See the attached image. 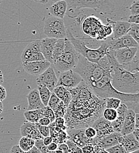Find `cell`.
Masks as SVG:
<instances>
[{
	"instance_id": "cell-52",
	"label": "cell",
	"mask_w": 139,
	"mask_h": 153,
	"mask_svg": "<svg viewBox=\"0 0 139 153\" xmlns=\"http://www.w3.org/2000/svg\"><path fill=\"white\" fill-rule=\"evenodd\" d=\"M43 141L44 144L47 146V145H49V144H50L52 142H53V139H52V138L49 135V136H47V137H43Z\"/></svg>"
},
{
	"instance_id": "cell-8",
	"label": "cell",
	"mask_w": 139,
	"mask_h": 153,
	"mask_svg": "<svg viewBox=\"0 0 139 153\" xmlns=\"http://www.w3.org/2000/svg\"><path fill=\"white\" fill-rule=\"evenodd\" d=\"M44 34L49 38H66V28L63 19L52 16L48 17L44 21Z\"/></svg>"
},
{
	"instance_id": "cell-53",
	"label": "cell",
	"mask_w": 139,
	"mask_h": 153,
	"mask_svg": "<svg viewBox=\"0 0 139 153\" xmlns=\"http://www.w3.org/2000/svg\"><path fill=\"white\" fill-rule=\"evenodd\" d=\"M27 153H41V152L35 146H34L30 150L28 151Z\"/></svg>"
},
{
	"instance_id": "cell-13",
	"label": "cell",
	"mask_w": 139,
	"mask_h": 153,
	"mask_svg": "<svg viewBox=\"0 0 139 153\" xmlns=\"http://www.w3.org/2000/svg\"><path fill=\"white\" fill-rule=\"evenodd\" d=\"M105 40L108 42L110 45L109 49L111 50H116L127 47H139V42L127 34L119 38L109 37Z\"/></svg>"
},
{
	"instance_id": "cell-15",
	"label": "cell",
	"mask_w": 139,
	"mask_h": 153,
	"mask_svg": "<svg viewBox=\"0 0 139 153\" xmlns=\"http://www.w3.org/2000/svg\"><path fill=\"white\" fill-rule=\"evenodd\" d=\"M51 64H52L46 59L22 63L24 70L29 74L34 76H38L42 74Z\"/></svg>"
},
{
	"instance_id": "cell-27",
	"label": "cell",
	"mask_w": 139,
	"mask_h": 153,
	"mask_svg": "<svg viewBox=\"0 0 139 153\" xmlns=\"http://www.w3.org/2000/svg\"><path fill=\"white\" fill-rule=\"evenodd\" d=\"M53 92L63 102L67 108L72 100V94L69 90L63 86L57 85L54 88Z\"/></svg>"
},
{
	"instance_id": "cell-55",
	"label": "cell",
	"mask_w": 139,
	"mask_h": 153,
	"mask_svg": "<svg viewBox=\"0 0 139 153\" xmlns=\"http://www.w3.org/2000/svg\"><path fill=\"white\" fill-rule=\"evenodd\" d=\"M132 134L134 136V137L136 138L137 140L139 141V128H135L133 131L132 132Z\"/></svg>"
},
{
	"instance_id": "cell-5",
	"label": "cell",
	"mask_w": 139,
	"mask_h": 153,
	"mask_svg": "<svg viewBox=\"0 0 139 153\" xmlns=\"http://www.w3.org/2000/svg\"><path fill=\"white\" fill-rule=\"evenodd\" d=\"M66 38L69 39L76 51L80 54L93 62H98L101 58L107 55L109 50L110 45L106 40L102 42L98 48L91 49L86 45L83 40L75 38L69 29L66 30Z\"/></svg>"
},
{
	"instance_id": "cell-54",
	"label": "cell",
	"mask_w": 139,
	"mask_h": 153,
	"mask_svg": "<svg viewBox=\"0 0 139 153\" xmlns=\"http://www.w3.org/2000/svg\"><path fill=\"white\" fill-rule=\"evenodd\" d=\"M135 128H139V114L138 113L135 115Z\"/></svg>"
},
{
	"instance_id": "cell-49",
	"label": "cell",
	"mask_w": 139,
	"mask_h": 153,
	"mask_svg": "<svg viewBox=\"0 0 139 153\" xmlns=\"http://www.w3.org/2000/svg\"><path fill=\"white\" fill-rule=\"evenodd\" d=\"M50 123H51V121L48 118L45 117H43L40 118V120H39L38 123H39V124L42 125V126H48Z\"/></svg>"
},
{
	"instance_id": "cell-37",
	"label": "cell",
	"mask_w": 139,
	"mask_h": 153,
	"mask_svg": "<svg viewBox=\"0 0 139 153\" xmlns=\"http://www.w3.org/2000/svg\"><path fill=\"white\" fill-rule=\"evenodd\" d=\"M65 143L67 144L71 153H82L81 148L69 139H68Z\"/></svg>"
},
{
	"instance_id": "cell-2",
	"label": "cell",
	"mask_w": 139,
	"mask_h": 153,
	"mask_svg": "<svg viewBox=\"0 0 139 153\" xmlns=\"http://www.w3.org/2000/svg\"><path fill=\"white\" fill-rule=\"evenodd\" d=\"M107 56L111 64V82L118 91L124 93L139 92V71H130L124 68L116 61L108 50Z\"/></svg>"
},
{
	"instance_id": "cell-34",
	"label": "cell",
	"mask_w": 139,
	"mask_h": 153,
	"mask_svg": "<svg viewBox=\"0 0 139 153\" xmlns=\"http://www.w3.org/2000/svg\"><path fill=\"white\" fill-rule=\"evenodd\" d=\"M127 34L134 38L137 42L139 40V24L132 23L127 32Z\"/></svg>"
},
{
	"instance_id": "cell-1",
	"label": "cell",
	"mask_w": 139,
	"mask_h": 153,
	"mask_svg": "<svg viewBox=\"0 0 139 153\" xmlns=\"http://www.w3.org/2000/svg\"><path fill=\"white\" fill-rule=\"evenodd\" d=\"M105 108V100L94 95L86 100L72 98L63 118L68 129L86 128L92 126Z\"/></svg>"
},
{
	"instance_id": "cell-45",
	"label": "cell",
	"mask_w": 139,
	"mask_h": 153,
	"mask_svg": "<svg viewBox=\"0 0 139 153\" xmlns=\"http://www.w3.org/2000/svg\"><path fill=\"white\" fill-rule=\"evenodd\" d=\"M82 152L83 153H94L95 147L93 144L91 143H88L85 144L83 147L81 148Z\"/></svg>"
},
{
	"instance_id": "cell-12",
	"label": "cell",
	"mask_w": 139,
	"mask_h": 153,
	"mask_svg": "<svg viewBox=\"0 0 139 153\" xmlns=\"http://www.w3.org/2000/svg\"><path fill=\"white\" fill-rule=\"evenodd\" d=\"M103 24L95 16H90L83 21L81 25L82 31L91 38H95Z\"/></svg>"
},
{
	"instance_id": "cell-59",
	"label": "cell",
	"mask_w": 139,
	"mask_h": 153,
	"mask_svg": "<svg viewBox=\"0 0 139 153\" xmlns=\"http://www.w3.org/2000/svg\"><path fill=\"white\" fill-rule=\"evenodd\" d=\"M51 1H54V2H55V1H59V0H51Z\"/></svg>"
},
{
	"instance_id": "cell-29",
	"label": "cell",
	"mask_w": 139,
	"mask_h": 153,
	"mask_svg": "<svg viewBox=\"0 0 139 153\" xmlns=\"http://www.w3.org/2000/svg\"><path fill=\"white\" fill-rule=\"evenodd\" d=\"M65 47V38L57 39L55 44L53 53H52L53 62L62 54V53L64 51Z\"/></svg>"
},
{
	"instance_id": "cell-26",
	"label": "cell",
	"mask_w": 139,
	"mask_h": 153,
	"mask_svg": "<svg viewBox=\"0 0 139 153\" xmlns=\"http://www.w3.org/2000/svg\"><path fill=\"white\" fill-rule=\"evenodd\" d=\"M68 10V4L66 0L55 1L49 8L50 14L54 17L63 19Z\"/></svg>"
},
{
	"instance_id": "cell-10",
	"label": "cell",
	"mask_w": 139,
	"mask_h": 153,
	"mask_svg": "<svg viewBox=\"0 0 139 153\" xmlns=\"http://www.w3.org/2000/svg\"><path fill=\"white\" fill-rule=\"evenodd\" d=\"M82 81V78L78 73L73 70H69L60 73L57 85H62L71 89L77 87Z\"/></svg>"
},
{
	"instance_id": "cell-7",
	"label": "cell",
	"mask_w": 139,
	"mask_h": 153,
	"mask_svg": "<svg viewBox=\"0 0 139 153\" xmlns=\"http://www.w3.org/2000/svg\"><path fill=\"white\" fill-rule=\"evenodd\" d=\"M80 55L69 39L65 38L64 51L52 64L59 73L72 70L78 63Z\"/></svg>"
},
{
	"instance_id": "cell-30",
	"label": "cell",
	"mask_w": 139,
	"mask_h": 153,
	"mask_svg": "<svg viewBox=\"0 0 139 153\" xmlns=\"http://www.w3.org/2000/svg\"><path fill=\"white\" fill-rule=\"evenodd\" d=\"M38 90L43 104L44 106H47L52 92L50 91L46 87L42 85H38Z\"/></svg>"
},
{
	"instance_id": "cell-4",
	"label": "cell",
	"mask_w": 139,
	"mask_h": 153,
	"mask_svg": "<svg viewBox=\"0 0 139 153\" xmlns=\"http://www.w3.org/2000/svg\"><path fill=\"white\" fill-rule=\"evenodd\" d=\"M72 70L78 73L82 80L89 87L99 80L105 74L110 73L105 70L98 63L89 61L80 54L77 65Z\"/></svg>"
},
{
	"instance_id": "cell-40",
	"label": "cell",
	"mask_w": 139,
	"mask_h": 153,
	"mask_svg": "<svg viewBox=\"0 0 139 153\" xmlns=\"http://www.w3.org/2000/svg\"><path fill=\"white\" fill-rule=\"evenodd\" d=\"M35 146L39 150L41 153H49L47 149V146H45L43 141V138H40L35 140Z\"/></svg>"
},
{
	"instance_id": "cell-46",
	"label": "cell",
	"mask_w": 139,
	"mask_h": 153,
	"mask_svg": "<svg viewBox=\"0 0 139 153\" xmlns=\"http://www.w3.org/2000/svg\"><path fill=\"white\" fill-rule=\"evenodd\" d=\"M58 144L53 141L50 144L47 146V149L49 152V153H55V152L58 149Z\"/></svg>"
},
{
	"instance_id": "cell-28",
	"label": "cell",
	"mask_w": 139,
	"mask_h": 153,
	"mask_svg": "<svg viewBox=\"0 0 139 153\" xmlns=\"http://www.w3.org/2000/svg\"><path fill=\"white\" fill-rule=\"evenodd\" d=\"M24 116L26 121L38 123L40 118L43 117V107L39 110H27L24 113Z\"/></svg>"
},
{
	"instance_id": "cell-35",
	"label": "cell",
	"mask_w": 139,
	"mask_h": 153,
	"mask_svg": "<svg viewBox=\"0 0 139 153\" xmlns=\"http://www.w3.org/2000/svg\"><path fill=\"white\" fill-rule=\"evenodd\" d=\"M66 110V107L65 106L63 102L62 101L60 102L58 105L53 110L55 118L63 117L65 114Z\"/></svg>"
},
{
	"instance_id": "cell-25",
	"label": "cell",
	"mask_w": 139,
	"mask_h": 153,
	"mask_svg": "<svg viewBox=\"0 0 139 153\" xmlns=\"http://www.w3.org/2000/svg\"><path fill=\"white\" fill-rule=\"evenodd\" d=\"M27 98L28 101V107L27 110H39L44 107L41 100L38 88L30 91L27 96Z\"/></svg>"
},
{
	"instance_id": "cell-36",
	"label": "cell",
	"mask_w": 139,
	"mask_h": 153,
	"mask_svg": "<svg viewBox=\"0 0 139 153\" xmlns=\"http://www.w3.org/2000/svg\"><path fill=\"white\" fill-rule=\"evenodd\" d=\"M60 101H61V100H60L59 98L53 92H52L51 96L49 98V100L48 101L47 105L50 108H51L52 110H53L55 107H56L58 105V104H59Z\"/></svg>"
},
{
	"instance_id": "cell-20",
	"label": "cell",
	"mask_w": 139,
	"mask_h": 153,
	"mask_svg": "<svg viewBox=\"0 0 139 153\" xmlns=\"http://www.w3.org/2000/svg\"><path fill=\"white\" fill-rule=\"evenodd\" d=\"M56 40V38L49 37H46L40 40L41 52L45 59L51 64L53 63L52 53Z\"/></svg>"
},
{
	"instance_id": "cell-47",
	"label": "cell",
	"mask_w": 139,
	"mask_h": 153,
	"mask_svg": "<svg viewBox=\"0 0 139 153\" xmlns=\"http://www.w3.org/2000/svg\"><path fill=\"white\" fill-rule=\"evenodd\" d=\"M58 149L60 150L62 153H71L67 144L65 143L58 144Z\"/></svg>"
},
{
	"instance_id": "cell-18",
	"label": "cell",
	"mask_w": 139,
	"mask_h": 153,
	"mask_svg": "<svg viewBox=\"0 0 139 153\" xmlns=\"http://www.w3.org/2000/svg\"><path fill=\"white\" fill-rule=\"evenodd\" d=\"M38 123H31L28 121H24L20 127V133L22 137H26L34 140L43 138L40 134L38 127Z\"/></svg>"
},
{
	"instance_id": "cell-42",
	"label": "cell",
	"mask_w": 139,
	"mask_h": 153,
	"mask_svg": "<svg viewBox=\"0 0 139 153\" xmlns=\"http://www.w3.org/2000/svg\"><path fill=\"white\" fill-rule=\"evenodd\" d=\"M131 15H139V1L136 0L133 2L131 6L129 7Z\"/></svg>"
},
{
	"instance_id": "cell-11",
	"label": "cell",
	"mask_w": 139,
	"mask_h": 153,
	"mask_svg": "<svg viewBox=\"0 0 139 153\" xmlns=\"http://www.w3.org/2000/svg\"><path fill=\"white\" fill-rule=\"evenodd\" d=\"M139 47H127L109 51L121 65L128 64L131 62L138 53Z\"/></svg>"
},
{
	"instance_id": "cell-6",
	"label": "cell",
	"mask_w": 139,
	"mask_h": 153,
	"mask_svg": "<svg viewBox=\"0 0 139 153\" xmlns=\"http://www.w3.org/2000/svg\"><path fill=\"white\" fill-rule=\"evenodd\" d=\"M69 11L80 10L83 8L92 9L102 15L111 14L115 10L111 0H66Z\"/></svg>"
},
{
	"instance_id": "cell-33",
	"label": "cell",
	"mask_w": 139,
	"mask_h": 153,
	"mask_svg": "<svg viewBox=\"0 0 139 153\" xmlns=\"http://www.w3.org/2000/svg\"><path fill=\"white\" fill-rule=\"evenodd\" d=\"M105 100V108H113L117 110L119 107L120 104L122 102L121 101L116 98H106Z\"/></svg>"
},
{
	"instance_id": "cell-58",
	"label": "cell",
	"mask_w": 139,
	"mask_h": 153,
	"mask_svg": "<svg viewBox=\"0 0 139 153\" xmlns=\"http://www.w3.org/2000/svg\"><path fill=\"white\" fill-rule=\"evenodd\" d=\"M3 111V104L2 102L0 101V114H1Z\"/></svg>"
},
{
	"instance_id": "cell-38",
	"label": "cell",
	"mask_w": 139,
	"mask_h": 153,
	"mask_svg": "<svg viewBox=\"0 0 139 153\" xmlns=\"http://www.w3.org/2000/svg\"><path fill=\"white\" fill-rule=\"evenodd\" d=\"M43 117L48 118L51 122L54 121L56 118L53 110L48 105L43 107Z\"/></svg>"
},
{
	"instance_id": "cell-23",
	"label": "cell",
	"mask_w": 139,
	"mask_h": 153,
	"mask_svg": "<svg viewBox=\"0 0 139 153\" xmlns=\"http://www.w3.org/2000/svg\"><path fill=\"white\" fill-rule=\"evenodd\" d=\"M128 107L124 102H121L118 108L116 110L117 111V117L115 120L111 122L114 131L120 133L126 113L128 110Z\"/></svg>"
},
{
	"instance_id": "cell-41",
	"label": "cell",
	"mask_w": 139,
	"mask_h": 153,
	"mask_svg": "<svg viewBox=\"0 0 139 153\" xmlns=\"http://www.w3.org/2000/svg\"><path fill=\"white\" fill-rule=\"evenodd\" d=\"M55 123V126L57 128L61 129L64 131H66L68 129L66 124H65V120L63 117H57L55 118L54 121Z\"/></svg>"
},
{
	"instance_id": "cell-16",
	"label": "cell",
	"mask_w": 139,
	"mask_h": 153,
	"mask_svg": "<svg viewBox=\"0 0 139 153\" xmlns=\"http://www.w3.org/2000/svg\"><path fill=\"white\" fill-rule=\"evenodd\" d=\"M119 143L124 147L126 153L139 152V141L136 140L132 133L120 135L119 138Z\"/></svg>"
},
{
	"instance_id": "cell-32",
	"label": "cell",
	"mask_w": 139,
	"mask_h": 153,
	"mask_svg": "<svg viewBox=\"0 0 139 153\" xmlns=\"http://www.w3.org/2000/svg\"><path fill=\"white\" fill-rule=\"evenodd\" d=\"M102 115L108 121L112 122L116 120L117 117V111L115 109L105 108L103 110Z\"/></svg>"
},
{
	"instance_id": "cell-50",
	"label": "cell",
	"mask_w": 139,
	"mask_h": 153,
	"mask_svg": "<svg viewBox=\"0 0 139 153\" xmlns=\"http://www.w3.org/2000/svg\"><path fill=\"white\" fill-rule=\"evenodd\" d=\"M7 97V91L2 85H0V101L2 102Z\"/></svg>"
},
{
	"instance_id": "cell-31",
	"label": "cell",
	"mask_w": 139,
	"mask_h": 153,
	"mask_svg": "<svg viewBox=\"0 0 139 153\" xmlns=\"http://www.w3.org/2000/svg\"><path fill=\"white\" fill-rule=\"evenodd\" d=\"M19 145L24 153H27L35 146V140L26 137H22L19 140Z\"/></svg>"
},
{
	"instance_id": "cell-9",
	"label": "cell",
	"mask_w": 139,
	"mask_h": 153,
	"mask_svg": "<svg viewBox=\"0 0 139 153\" xmlns=\"http://www.w3.org/2000/svg\"><path fill=\"white\" fill-rule=\"evenodd\" d=\"M45 59L41 52L40 41H34L30 42L24 48L21 56L22 63Z\"/></svg>"
},
{
	"instance_id": "cell-21",
	"label": "cell",
	"mask_w": 139,
	"mask_h": 153,
	"mask_svg": "<svg viewBox=\"0 0 139 153\" xmlns=\"http://www.w3.org/2000/svg\"><path fill=\"white\" fill-rule=\"evenodd\" d=\"M136 112L131 108H128L124 118L123 125L120 132L122 135L132 133L135 129Z\"/></svg>"
},
{
	"instance_id": "cell-3",
	"label": "cell",
	"mask_w": 139,
	"mask_h": 153,
	"mask_svg": "<svg viewBox=\"0 0 139 153\" xmlns=\"http://www.w3.org/2000/svg\"><path fill=\"white\" fill-rule=\"evenodd\" d=\"M111 76L110 73H108L99 80L90 86L95 95L102 98H116L124 103L139 102L138 93H124L116 90L111 82Z\"/></svg>"
},
{
	"instance_id": "cell-19",
	"label": "cell",
	"mask_w": 139,
	"mask_h": 153,
	"mask_svg": "<svg viewBox=\"0 0 139 153\" xmlns=\"http://www.w3.org/2000/svg\"><path fill=\"white\" fill-rule=\"evenodd\" d=\"M66 131L69 139L80 148L91 142V138H88L85 134V128L67 129Z\"/></svg>"
},
{
	"instance_id": "cell-56",
	"label": "cell",
	"mask_w": 139,
	"mask_h": 153,
	"mask_svg": "<svg viewBox=\"0 0 139 153\" xmlns=\"http://www.w3.org/2000/svg\"><path fill=\"white\" fill-rule=\"evenodd\" d=\"M34 1H35L36 2H38V3L44 4H47L49 0H34Z\"/></svg>"
},
{
	"instance_id": "cell-51",
	"label": "cell",
	"mask_w": 139,
	"mask_h": 153,
	"mask_svg": "<svg viewBox=\"0 0 139 153\" xmlns=\"http://www.w3.org/2000/svg\"><path fill=\"white\" fill-rule=\"evenodd\" d=\"M10 153H24V152L21 150L19 145H15L11 148V149L10 150Z\"/></svg>"
},
{
	"instance_id": "cell-14",
	"label": "cell",
	"mask_w": 139,
	"mask_h": 153,
	"mask_svg": "<svg viewBox=\"0 0 139 153\" xmlns=\"http://www.w3.org/2000/svg\"><path fill=\"white\" fill-rule=\"evenodd\" d=\"M58 78L56 76L54 68L51 65L36 79L38 85H42L46 87L50 91L53 92L57 85Z\"/></svg>"
},
{
	"instance_id": "cell-57",
	"label": "cell",
	"mask_w": 139,
	"mask_h": 153,
	"mask_svg": "<svg viewBox=\"0 0 139 153\" xmlns=\"http://www.w3.org/2000/svg\"><path fill=\"white\" fill-rule=\"evenodd\" d=\"M3 82H4V76L2 71L0 70V85H2Z\"/></svg>"
},
{
	"instance_id": "cell-44",
	"label": "cell",
	"mask_w": 139,
	"mask_h": 153,
	"mask_svg": "<svg viewBox=\"0 0 139 153\" xmlns=\"http://www.w3.org/2000/svg\"><path fill=\"white\" fill-rule=\"evenodd\" d=\"M38 127L39 131V133L43 136V137H45L50 135V131H49V126H42L38 123Z\"/></svg>"
},
{
	"instance_id": "cell-22",
	"label": "cell",
	"mask_w": 139,
	"mask_h": 153,
	"mask_svg": "<svg viewBox=\"0 0 139 153\" xmlns=\"http://www.w3.org/2000/svg\"><path fill=\"white\" fill-rule=\"evenodd\" d=\"M108 21L110 22L113 25V33L111 37L114 38H119L127 34L131 25V23L128 21H115L108 19Z\"/></svg>"
},
{
	"instance_id": "cell-43",
	"label": "cell",
	"mask_w": 139,
	"mask_h": 153,
	"mask_svg": "<svg viewBox=\"0 0 139 153\" xmlns=\"http://www.w3.org/2000/svg\"><path fill=\"white\" fill-rule=\"evenodd\" d=\"M85 134L88 138H93L97 136L96 130L92 126L85 128Z\"/></svg>"
},
{
	"instance_id": "cell-17",
	"label": "cell",
	"mask_w": 139,
	"mask_h": 153,
	"mask_svg": "<svg viewBox=\"0 0 139 153\" xmlns=\"http://www.w3.org/2000/svg\"><path fill=\"white\" fill-rule=\"evenodd\" d=\"M92 127L96 130L97 137L99 138H102L114 132L111 122L105 120L102 115L94 121Z\"/></svg>"
},
{
	"instance_id": "cell-24",
	"label": "cell",
	"mask_w": 139,
	"mask_h": 153,
	"mask_svg": "<svg viewBox=\"0 0 139 153\" xmlns=\"http://www.w3.org/2000/svg\"><path fill=\"white\" fill-rule=\"evenodd\" d=\"M48 126L50 131V136L52 138L53 141L57 144L65 143L69 139L66 131L57 128L54 121L51 122Z\"/></svg>"
},
{
	"instance_id": "cell-48",
	"label": "cell",
	"mask_w": 139,
	"mask_h": 153,
	"mask_svg": "<svg viewBox=\"0 0 139 153\" xmlns=\"http://www.w3.org/2000/svg\"><path fill=\"white\" fill-rule=\"evenodd\" d=\"M139 15H130L127 21L132 24V23H136L139 24Z\"/></svg>"
},
{
	"instance_id": "cell-39",
	"label": "cell",
	"mask_w": 139,
	"mask_h": 153,
	"mask_svg": "<svg viewBox=\"0 0 139 153\" xmlns=\"http://www.w3.org/2000/svg\"><path fill=\"white\" fill-rule=\"evenodd\" d=\"M105 151L109 153H126L124 147L119 143L106 149Z\"/></svg>"
}]
</instances>
